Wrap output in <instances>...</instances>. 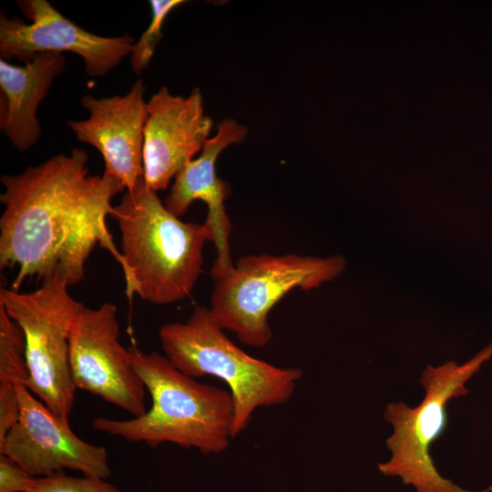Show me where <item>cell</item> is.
Returning a JSON list of instances; mask_svg holds the SVG:
<instances>
[{"instance_id":"4","label":"cell","mask_w":492,"mask_h":492,"mask_svg":"<svg viewBox=\"0 0 492 492\" xmlns=\"http://www.w3.org/2000/svg\"><path fill=\"white\" fill-rule=\"evenodd\" d=\"M224 331L210 308L199 305L187 322L163 324L158 334L163 354L182 373L196 379L214 376L229 386L234 402L233 439L258 408L289 401L302 371L248 354Z\"/></svg>"},{"instance_id":"15","label":"cell","mask_w":492,"mask_h":492,"mask_svg":"<svg viewBox=\"0 0 492 492\" xmlns=\"http://www.w3.org/2000/svg\"><path fill=\"white\" fill-rule=\"evenodd\" d=\"M28 380L24 333L0 305V384L27 387Z\"/></svg>"},{"instance_id":"19","label":"cell","mask_w":492,"mask_h":492,"mask_svg":"<svg viewBox=\"0 0 492 492\" xmlns=\"http://www.w3.org/2000/svg\"><path fill=\"white\" fill-rule=\"evenodd\" d=\"M20 402L14 384H0V442L17 424Z\"/></svg>"},{"instance_id":"1","label":"cell","mask_w":492,"mask_h":492,"mask_svg":"<svg viewBox=\"0 0 492 492\" xmlns=\"http://www.w3.org/2000/svg\"><path fill=\"white\" fill-rule=\"evenodd\" d=\"M87 159L75 148L1 177L0 267L16 271L10 289L56 276L69 286L79 283L97 245L114 257L128 280L127 263L107 225L111 200L126 188L107 173L89 174Z\"/></svg>"},{"instance_id":"13","label":"cell","mask_w":492,"mask_h":492,"mask_svg":"<svg viewBox=\"0 0 492 492\" xmlns=\"http://www.w3.org/2000/svg\"><path fill=\"white\" fill-rule=\"evenodd\" d=\"M247 133V128L232 118L221 121L216 135L204 144L200 157L190 161L176 175L170 192L164 200L167 210L178 218L183 216L196 200L207 205L204 224L216 250L210 270L214 281L228 274L234 267L229 242L232 226L225 207L231 187L217 177L216 161L223 149L243 141Z\"/></svg>"},{"instance_id":"3","label":"cell","mask_w":492,"mask_h":492,"mask_svg":"<svg viewBox=\"0 0 492 492\" xmlns=\"http://www.w3.org/2000/svg\"><path fill=\"white\" fill-rule=\"evenodd\" d=\"M120 232V251L128 278L126 295L154 304L188 298L203 263L210 233L206 225L184 222L167 210L142 179L127 190L110 215Z\"/></svg>"},{"instance_id":"8","label":"cell","mask_w":492,"mask_h":492,"mask_svg":"<svg viewBox=\"0 0 492 492\" xmlns=\"http://www.w3.org/2000/svg\"><path fill=\"white\" fill-rule=\"evenodd\" d=\"M117 306H84L72 326L69 365L76 389L101 397L134 416L147 411L144 383L119 342Z\"/></svg>"},{"instance_id":"12","label":"cell","mask_w":492,"mask_h":492,"mask_svg":"<svg viewBox=\"0 0 492 492\" xmlns=\"http://www.w3.org/2000/svg\"><path fill=\"white\" fill-rule=\"evenodd\" d=\"M145 85L138 79L124 96L86 95L81 105L89 116L68 120L76 138L102 155L105 171L130 190L143 179L144 129L148 118Z\"/></svg>"},{"instance_id":"5","label":"cell","mask_w":492,"mask_h":492,"mask_svg":"<svg viewBox=\"0 0 492 492\" xmlns=\"http://www.w3.org/2000/svg\"><path fill=\"white\" fill-rule=\"evenodd\" d=\"M345 267L339 254L243 256L231 272L214 281L209 308L224 330L249 346L261 348L272 338L268 315L282 298L293 289L309 291L332 281Z\"/></svg>"},{"instance_id":"16","label":"cell","mask_w":492,"mask_h":492,"mask_svg":"<svg viewBox=\"0 0 492 492\" xmlns=\"http://www.w3.org/2000/svg\"><path fill=\"white\" fill-rule=\"evenodd\" d=\"M185 2L181 0L149 1L152 12L151 21L141 36L134 43L130 53V65L134 73L140 74L148 67L162 37L161 28L166 17L175 7Z\"/></svg>"},{"instance_id":"14","label":"cell","mask_w":492,"mask_h":492,"mask_svg":"<svg viewBox=\"0 0 492 492\" xmlns=\"http://www.w3.org/2000/svg\"><path fill=\"white\" fill-rule=\"evenodd\" d=\"M65 67L66 57L57 52L39 53L24 66L0 59V129L17 150L40 138L37 108Z\"/></svg>"},{"instance_id":"6","label":"cell","mask_w":492,"mask_h":492,"mask_svg":"<svg viewBox=\"0 0 492 492\" xmlns=\"http://www.w3.org/2000/svg\"><path fill=\"white\" fill-rule=\"evenodd\" d=\"M490 359L492 343L462 364L448 361L427 365L420 378L425 397L417 406L401 401L385 406L384 417L393 434L385 442L391 457L377 465L382 474L400 477L416 492H476L443 477L430 456V446L446 430L448 401L467 395L466 383ZM477 492H492V486Z\"/></svg>"},{"instance_id":"17","label":"cell","mask_w":492,"mask_h":492,"mask_svg":"<svg viewBox=\"0 0 492 492\" xmlns=\"http://www.w3.org/2000/svg\"><path fill=\"white\" fill-rule=\"evenodd\" d=\"M30 492H123L105 478L67 476L64 471L37 477Z\"/></svg>"},{"instance_id":"10","label":"cell","mask_w":492,"mask_h":492,"mask_svg":"<svg viewBox=\"0 0 492 492\" xmlns=\"http://www.w3.org/2000/svg\"><path fill=\"white\" fill-rule=\"evenodd\" d=\"M20 417L0 442V454L36 477L70 469L107 479L111 475L108 451L77 436L24 384H15Z\"/></svg>"},{"instance_id":"9","label":"cell","mask_w":492,"mask_h":492,"mask_svg":"<svg viewBox=\"0 0 492 492\" xmlns=\"http://www.w3.org/2000/svg\"><path fill=\"white\" fill-rule=\"evenodd\" d=\"M26 24L18 17L0 15L1 59L29 62L43 52L78 55L89 77H104L130 55L134 38L128 34L108 37L92 34L60 14L46 0L19 1Z\"/></svg>"},{"instance_id":"18","label":"cell","mask_w":492,"mask_h":492,"mask_svg":"<svg viewBox=\"0 0 492 492\" xmlns=\"http://www.w3.org/2000/svg\"><path fill=\"white\" fill-rule=\"evenodd\" d=\"M36 480L16 462L0 454V492H30Z\"/></svg>"},{"instance_id":"11","label":"cell","mask_w":492,"mask_h":492,"mask_svg":"<svg viewBox=\"0 0 492 492\" xmlns=\"http://www.w3.org/2000/svg\"><path fill=\"white\" fill-rule=\"evenodd\" d=\"M143 179L152 190L167 189L172 178L202 150L213 122L205 114L200 88L188 97L160 87L147 102Z\"/></svg>"},{"instance_id":"7","label":"cell","mask_w":492,"mask_h":492,"mask_svg":"<svg viewBox=\"0 0 492 492\" xmlns=\"http://www.w3.org/2000/svg\"><path fill=\"white\" fill-rule=\"evenodd\" d=\"M68 287L56 276L32 292L2 288L0 305L25 336L27 388L69 424L77 390L70 372L69 339L84 304L71 296Z\"/></svg>"},{"instance_id":"2","label":"cell","mask_w":492,"mask_h":492,"mask_svg":"<svg viewBox=\"0 0 492 492\" xmlns=\"http://www.w3.org/2000/svg\"><path fill=\"white\" fill-rule=\"evenodd\" d=\"M134 370L151 398V406L129 419L98 416L97 431L149 447L170 443L205 455L224 452L232 439L234 402L230 391L199 382L158 352L128 348Z\"/></svg>"}]
</instances>
